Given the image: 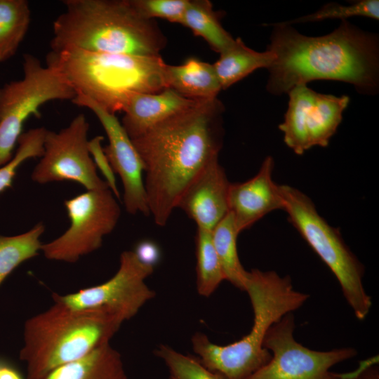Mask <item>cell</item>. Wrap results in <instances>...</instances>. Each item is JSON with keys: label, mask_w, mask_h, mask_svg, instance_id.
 <instances>
[{"label": "cell", "mask_w": 379, "mask_h": 379, "mask_svg": "<svg viewBox=\"0 0 379 379\" xmlns=\"http://www.w3.org/2000/svg\"><path fill=\"white\" fill-rule=\"evenodd\" d=\"M274 59L271 51H254L237 38L213 65L222 89H226L259 68L267 69Z\"/></svg>", "instance_id": "20"}, {"label": "cell", "mask_w": 379, "mask_h": 379, "mask_svg": "<svg viewBox=\"0 0 379 379\" xmlns=\"http://www.w3.org/2000/svg\"><path fill=\"white\" fill-rule=\"evenodd\" d=\"M89 124L84 114L55 132L47 131L44 151L31 178L39 184L73 181L87 190L109 189L101 179L88 149Z\"/></svg>", "instance_id": "12"}, {"label": "cell", "mask_w": 379, "mask_h": 379, "mask_svg": "<svg viewBox=\"0 0 379 379\" xmlns=\"http://www.w3.org/2000/svg\"><path fill=\"white\" fill-rule=\"evenodd\" d=\"M267 50L275 59L267 68V91L279 95L315 80L349 83L359 93L374 94L379 86V41L346 20L332 32L307 36L291 25H274Z\"/></svg>", "instance_id": "2"}, {"label": "cell", "mask_w": 379, "mask_h": 379, "mask_svg": "<svg viewBox=\"0 0 379 379\" xmlns=\"http://www.w3.org/2000/svg\"><path fill=\"white\" fill-rule=\"evenodd\" d=\"M46 65L62 74L76 95H84L114 114L123 112L133 94L168 88L167 64L161 55L51 51Z\"/></svg>", "instance_id": "5"}, {"label": "cell", "mask_w": 379, "mask_h": 379, "mask_svg": "<svg viewBox=\"0 0 379 379\" xmlns=\"http://www.w3.org/2000/svg\"><path fill=\"white\" fill-rule=\"evenodd\" d=\"M109 189L87 190L64 201L70 225L41 251L51 260L74 263L100 248L104 237L115 228L121 210Z\"/></svg>", "instance_id": "10"}, {"label": "cell", "mask_w": 379, "mask_h": 379, "mask_svg": "<svg viewBox=\"0 0 379 379\" xmlns=\"http://www.w3.org/2000/svg\"><path fill=\"white\" fill-rule=\"evenodd\" d=\"M222 103L217 98L192 105L131 139L142 161L149 215L164 226L195 177L222 145Z\"/></svg>", "instance_id": "1"}, {"label": "cell", "mask_w": 379, "mask_h": 379, "mask_svg": "<svg viewBox=\"0 0 379 379\" xmlns=\"http://www.w3.org/2000/svg\"><path fill=\"white\" fill-rule=\"evenodd\" d=\"M153 271L154 267L141 262L134 251H125L118 270L105 282L65 295L53 293L52 298L69 309L103 312L124 323L154 298L155 292L145 282Z\"/></svg>", "instance_id": "11"}, {"label": "cell", "mask_w": 379, "mask_h": 379, "mask_svg": "<svg viewBox=\"0 0 379 379\" xmlns=\"http://www.w3.org/2000/svg\"><path fill=\"white\" fill-rule=\"evenodd\" d=\"M53 24L51 51L158 56L166 38L153 20L140 15L131 0H65Z\"/></svg>", "instance_id": "3"}, {"label": "cell", "mask_w": 379, "mask_h": 379, "mask_svg": "<svg viewBox=\"0 0 379 379\" xmlns=\"http://www.w3.org/2000/svg\"><path fill=\"white\" fill-rule=\"evenodd\" d=\"M288 94V108L279 126L285 144L298 155L314 146L326 147L342 121L350 98L319 93L305 84L296 86Z\"/></svg>", "instance_id": "13"}, {"label": "cell", "mask_w": 379, "mask_h": 379, "mask_svg": "<svg viewBox=\"0 0 379 379\" xmlns=\"http://www.w3.org/2000/svg\"><path fill=\"white\" fill-rule=\"evenodd\" d=\"M122 324L103 312L72 310L54 302L24 324L20 359L27 365L26 378H41L110 343Z\"/></svg>", "instance_id": "6"}, {"label": "cell", "mask_w": 379, "mask_h": 379, "mask_svg": "<svg viewBox=\"0 0 379 379\" xmlns=\"http://www.w3.org/2000/svg\"><path fill=\"white\" fill-rule=\"evenodd\" d=\"M103 137L97 135L88 141V149L96 168L104 176L105 181L114 195L119 198V192L117 185L115 173L104 152L102 146Z\"/></svg>", "instance_id": "30"}, {"label": "cell", "mask_w": 379, "mask_h": 379, "mask_svg": "<svg viewBox=\"0 0 379 379\" xmlns=\"http://www.w3.org/2000/svg\"><path fill=\"white\" fill-rule=\"evenodd\" d=\"M134 252L141 262L153 267L160 257L158 246L149 241H143L139 243Z\"/></svg>", "instance_id": "31"}, {"label": "cell", "mask_w": 379, "mask_h": 379, "mask_svg": "<svg viewBox=\"0 0 379 379\" xmlns=\"http://www.w3.org/2000/svg\"><path fill=\"white\" fill-rule=\"evenodd\" d=\"M77 106L89 109L100 122L108 138L104 152L124 187V202L131 214L149 215L141 158L121 121L91 99L77 95L72 100Z\"/></svg>", "instance_id": "14"}, {"label": "cell", "mask_w": 379, "mask_h": 379, "mask_svg": "<svg viewBox=\"0 0 379 379\" xmlns=\"http://www.w3.org/2000/svg\"><path fill=\"white\" fill-rule=\"evenodd\" d=\"M0 379H23V378L12 366L0 361Z\"/></svg>", "instance_id": "33"}, {"label": "cell", "mask_w": 379, "mask_h": 379, "mask_svg": "<svg viewBox=\"0 0 379 379\" xmlns=\"http://www.w3.org/2000/svg\"><path fill=\"white\" fill-rule=\"evenodd\" d=\"M211 234L225 280L244 291L248 271L244 268L239 258L237 246L239 232L230 212L213 228Z\"/></svg>", "instance_id": "22"}, {"label": "cell", "mask_w": 379, "mask_h": 379, "mask_svg": "<svg viewBox=\"0 0 379 379\" xmlns=\"http://www.w3.org/2000/svg\"><path fill=\"white\" fill-rule=\"evenodd\" d=\"M22 78L0 87V167L13 157L25 122L41 117L40 108L52 100H72L76 93L54 68L25 54Z\"/></svg>", "instance_id": "8"}, {"label": "cell", "mask_w": 379, "mask_h": 379, "mask_svg": "<svg viewBox=\"0 0 379 379\" xmlns=\"http://www.w3.org/2000/svg\"><path fill=\"white\" fill-rule=\"evenodd\" d=\"M182 25L204 39L218 53L229 48L235 41L222 26L218 13L208 0H189Z\"/></svg>", "instance_id": "21"}, {"label": "cell", "mask_w": 379, "mask_h": 379, "mask_svg": "<svg viewBox=\"0 0 379 379\" xmlns=\"http://www.w3.org/2000/svg\"><path fill=\"white\" fill-rule=\"evenodd\" d=\"M357 379H379V368L375 359H368L361 364Z\"/></svg>", "instance_id": "32"}, {"label": "cell", "mask_w": 379, "mask_h": 379, "mask_svg": "<svg viewBox=\"0 0 379 379\" xmlns=\"http://www.w3.org/2000/svg\"><path fill=\"white\" fill-rule=\"evenodd\" d=\"M230 184L218 157H215L191 182L177 208L193 220L197 228L212 231L229 213Z\"/></svg>", "instance_id": "15"}, {"label": "cell", "mask_w": 379, "mask_h": 379, "mask_svg": "<svg viewBox=\"0 0 379 379\" xmlns=\"http://www.w3.org/2000/svg\"><path fill=\"white\" fill-rule=\"evenodd\" d=\"M44 230V225L39 222L20 234H0V286L19 265L39 254Z\"/></svg>", "instance_id": "24"}, {"label": "cell", "mask_w": 379, "mask_h": 379, "mask_svg": "<svg viewBox=\"0 0 379 379\" xmlns=\"http://www.w3.org/2000/svg\"><path fill=\"white\" fill-rule=\"evenodd\" d=\"M131 3L145 19L161 18L182 25L189 0H131Z\"/></svg>", "instance_id": "29"}, {"label": "cell", "mask_w": 379, "mask_h": 379, "mask_svg": "<svg viewBox=\"0 0 379 379\" xmlns=\"http://www.w3.org/2000/svg\"><path fill=\"white\" fill-rule=\"evenodd\" d=\"M196 101L170 88L156 93H137L126 105L121 123L129 137L133 139Z\"/></svg>", "instance_id": "17"}, {"label": "cell", "mask_w": 379, "mask_h": 379, "mask_svg": "<svg viewBox=\"0 0 379 379\" xmlns=\"http://www.w3.org/2000/svg\"><path fill=\"white\" fill-rule=\"evenodd\" d=\"M279 188L284 211L290 222L335 275L357 319H365L372 301L362 281L364 265L345 243L339 231L319 214L305 194L289 185H279Z\"/></svg>", "instance_id": "7"}, {"label": "cell", "mask_w": 379, "mask_h": 379, "mask_svg": "<svg viewBox=\"0 0 379 379\" xmlns=\"http://www.w3.org/2000/svg\"><path fill=\"white\" fill-rule=\"evenodd\" d=\"M168 368L169 379H226L205 367L199 359L161 344L154 351Z\"/></svg>", "instance_id": "27"}, {"label": "cell", "mask_w": 379, "mask_h": 379, "mask_svg": "<svg viewBox=\"0 0 379 379\" xmlns=\"http://www.w3.org/2000/svg\"><path fill=\"white\" fill-rule=\"evenodd\" d=\"M35 379H128V376L121 354L109 343Z\"/></svg>", "instance_id": "18"}, {"label": "cell", "mask_w": 379, "mask_h": 379, "mask_svg": "<svg viewBox=\"0 0 379 379\" xmlns=\"http://www.w3.org/2000/svg\"><path fill=\"white\" fill-rule=\"evenodd\" d=\"M31 22L26 0H0V62L13 57L24 39Z\"/></svg>", "instance_id": "23"}, {"label": "cell", "mask_w": 379, "mask_h": 379, "mask_svg": "<svg viewBox=\"0 0 379 379\" xmlns=\"http://www.w3.org/2000/svg\"><path fill=\"white\" fill-rule=\"evenodd\" d=\"M244 291L253 311V324L247 335L226 345L212 343L201 332L192 338V350L201 363L226 379H246L265 365L272 357L263 346L270 328L310 297L294 288L289 276L258 269L248 271Z\"/></svg>", "instance_id": "4"}, {"label": "cell", "mask_w": 379, "mask_h": 379, "mask_svg": "<svg viewBox=\"0 0 379 379\" xmlns=\"http://www.w3.org/2000/svg\"><path fill=\"white\" fill-rule=\"evenodd\" d=\"M166 81L168 88L196 100L217 98L222 90L213 65L196 58L178 65H167Z\"/></svg>", "instance_id": "19"}, {"label": "cell", "mask_w": 379, "mask_h": 379, "mask_svg": "<svg viewBox=\"0 0 379 379\" xmlns=\"http://www.w3.org/2000/svg\"><path fill=\"white\" fill-rule=\"evenodd\" d=\"M273 168L274 159L268 156L253 178L243 182L230 184L228 208L239 234L267 213L284 210L279 185L272 180Z\"/></svg>", "instance_id": "16"}, {"label": "cell", "mask_w": 379, "mask_h": 379, "mask_svg": "<svg viewBox=\"0 0 379 379\" xmlns=\"http://www.w3.org/2000/svg\"><path fill=\"white\" fill-rule=\"evenodd\" d=\"M353 16H363L378 20L379 1L378 0H360L350 5L328 3L313 13L295 20L284 21L281 23L291 25L294 23L318 22L333 19L346 20L347 18Z\"/></svg>", "instance_id": "28"}, {"label": "cell", "mask_w": 379, "mask_h": 379, "mask_svg": "<svg viewBox=\"0 0 379 379\" xmlns=\"http://www.w3.org/2000/svg\"><path fill=\"white\" fill-rule=\"evenodd\" d=\"M293 312L284 316L269 329L263 346L271 353L270 361L246 379H357L359 368L347 373L331 371L335 365L357 354L350 347L328 351L311 350L294 338Z\"/></svg>", "instance_id": "9"}, {"label": "cell", "mask_w": 379, "mask_h": 379, "mask_svg": "<svg viewBox=\"0 0 379 379\" xmlns=\"http://www.w3.org/2000/svg\"><path fill=\"white\" fill-rule=\"evenodd\" d=\"M195 241L197 292L201 296L209 297L225 280L224 275L211 231L197 228Z\"/></svg>", "instance_id": "25"}, {"label": "cell", "mask_w": 379, "mask_h": 379, "mask_svg": "<svg viewBox=\"0 0 379 379\" xmlns=\"http://www.w3.org/2000/svg\"><path fill=\"white\" fill-rule=\"evenodd\" d=\"M47 131L44 127H37L21 134L13 158L0 167V194L12 185L17 171L22 163L29 159L42 157Z\"/></svg>", "instance_id": "26"}]
</instances>
